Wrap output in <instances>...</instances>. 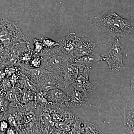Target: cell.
Returning a JSON list of instances; mask_svg holds the SVG:
<instances>
[{"mask_svg": "<svg viewBox=\"0 0 134 134\" xmlns=\"http://www.w3.org/2000/svg\"><path fill=\"white\" fill-rule=\"evenodd\" d=\"M95 19L103 32L114 38L127 37L133 33V24L116 12L102 13Z\"/></svg>", "mask_w": 134, "mask_h": 134, "instance_id": "obj_1", "label": "cell"}, {"mask_svg": "<svg viewBox=\"0 0 134 134\" xmlns=\"http://www.w3.org/2000/svg\"><path fill=\"white\" fill-rule=\"evenodd\" d=\"M42 53L41 68L49 72H60L62 67L74 58L59 45L52 48H44Z\"/></svg>", "mask_w": 134, "mask_h": 134, "instance_id": "obj_2", "label": "cell"}, {"mask_svg": "<svg viewBox=\"0 0 134 134\" xmlns=\"http://www.w3.org/2000/svg\"><path fill=\"white\" fill-rule=\"evenodd\" d=\"M0 42L3 45L9 47L18 43L29 44L28 39L17 25L4 19H0Z\"/></svg>", "mask_w": 134, "mask_h": 134, "instance_id": "obj_3", "label": "cell"}, {"mask_svg": "<svg viewBox=\"0 0 134 134\" xmlns=\"http://www.w3.org/2000/svg\"><path fill=\"white\" fill-rule=\"evenodd\" d=\"M120 39L114 38L111 47L101 56L103 60L107 63L110 70L116 75L121 74L125 69L122 60L124 48Z\"/></svg>", "mask_w": 134, "mask_h": 134, "instance_id": "obj_4", "label": "cell"}, {"mask_svg": "<svg viewBox=\"0 0 134 134\" xmlns=\"http://www.w3.org/2000/svg\"><path fill=\"white\" fill-rule=\"evenodd\" d=\"M91 69L84 67H80L78 76L72 84L75 90L82 92L87 97L93 93L94 91V86L89 80Z\"/></svg>", "mask_w": 134, "mask_h": 134, "instance_id": "obj_5", "label": "cell"}, {"mask_svg": "<svg viewBox=\"0 0 134 134\" xmlns=\"http://www.w3.org/2000/svg\"><path fill=\"white\" fill-rule=\"evenodd\" d=\"M80 65L75 64L72 61L65 64L60 72L64 88L66 89L76 79L79 72Z\"/></svg>", "mask_w": 134, "mask_h": 134, "instance_id": "obj_6", "label": "cell"}, {"mask_svg": "<svg viewBox=\"0 0 134 134\" xmlns=\"http://www.w3.org/2000/svg\"><path fill=\"white\" fill-rule=\"evenodd\" d=\"M134 94L126 100L124 106V125L128 134H134Z\"/></svg>", "mask_w": 134, "mask_h": 134, "instance_id": "obj_7", "label": "cell"}, {"mask_svg": "<svg viewBox=\"0 0 134 134\" xmlns=\"http://www.w3.org/2000/svg\"><path fill=\"white\" fill-rule=\"evenodd\" d=\"M96 45V43L92 42L88 38L84 37H78L73 58L77 59L91 53L93 52Z\"/></svg>", "mask_w": 134, "mask_h": 134, "instance_id": "obj_8", "label": "cell"}, {"mask_svg": "<svg viewBox=\"0 0 134 134\" xmlns=\"http://www.w3.org/2000/svg\"><path fill=\"white\" fill-rule=\"evenodd\" d=\"M21 72L32 81L38 85L48 71L43 68H33L29 65L20 63Z\"/></svg>", "mask_w": 134, "mask_h": 134, "instance_id": "obj_9", "label": "cell"}, {"mask_svg": "<svg viewBox=\"0 0 134 134\" xmlns=\"http://www.w3.org/2000/svg\"><path fill=\"white\" fill-rule=\"evenodd\" d=\"M88 98L85 94L76 90L67 93L65 105L68 107H76L83 105L88 101Z\"/></svg>", "mask_w": 134, "mask_h": 134, "instance_id": "obj_10", "label": "cell"}, {"mask_svg": "<svg viewBox=\"0 0 134 134\" xmlns=\"http://www.w3.org/2000/svg\"><path fill=\"white\" fill-rule=\"evenodd\" d=\"M103 60L102 56L98 53L93 52L89 54L84 55L77 59H74L72 62L75 64L91 69L96 63Z\"/></svg>", "mask_w": 134, "mask_h": 134, "instance_id": "obj_11", "label": "cell"}, {"mask_svg": "<svg viewBox=\"0 0 134 134\" xmlns=\"http://www.w3.org/2000/svg\"><path fill=\"white\" fill-rule=\"evenodd\" d=\"M78 38L75 32H71L66 37L62 39L59 42V44L73 58V54L76 48Z\"/></svg>", "mask_w": 134, "mask_h": 134, "instance_id": "obj_12", "label": "cell"}, {"mask_svg": "<svg viewBox=\"0 0 134 134\" xmlns=\"http://www.w3.org/2000/svg\"><path fill=\"white\" fill-rule=\"evenodd\" d=\"M44 96L49 103L63 104H65L66 94L62 89L55 88L44 93Z\"/></svg>", "mask_w": 134, "mask_h": 134, "instance_id": "obj_13", "label": "cell"}, {"mask_svg": "<svg viewBox=\"0 0 134 134\" xmlns=\"http://www.w3.org/2000/svg\"><path fill=\"white\" fill-rule=\"evenodd\" d=\"M20 91L16 87H12L6 92L5 98L10 103L9 105L11 106H16L21 104L19 97Z\"/></svg>", "mask_w": 134, "mask_h": 134, "instance_id": "obj_14", "label": "cell"}, {"mask_svg": "<svg viewBox=\"0 0 134 134\" xmlns=\"http://www.w3.org/2000/svg\"><path fill=\"white\" fill-rule=\"evenodd\" d=\"M19 90L20 91L19 97L21 104H26L34 99L35 96L34 93H36L35 92L25 89Z\"/></svg>", "mask_w": 134, "mask_h": 134, "instance_id": "obj_15", "label": "cell"}, {"mask_svg": "<svg viewBox=\"0 0 134 134\" xmlns=\"http://www.w3.org/2000/svg\"><path fill=\"white\" fill-rule=\"evenodd\" d=\"M40 41L43 44L44 48H52L59 45V43L46 37H42Z\"/></svg>", "mask_w": 134, "mask_h": 134, "instance_id": "obj_16", "label": "cell"}, {"mask_svg": "<svg viewBox=\"0 0 134 134\" xmlns=\"http://www.w3.org/2000/svg\"><path fill=\"white\" fill-rule=\"evenodd\" d=\"M42 59L41 56H33L30 60L29 65L32 68H41Z\"/></svg>", "mask_w": 134, "mask_h": 134, "instance_id": "obj_17", "label": "cell"}, {"mask_svg": "<svg viewBox=\"0 0 134 134\" xmlns=\"http://www.w3.org/2000/svg\"><path fill=\"white\" fill-rule=\"evenodd\" d=\"M36 114L32 111H29L25 113L23 117V121L24 124H28L30 123L36 118Z\"/></svg>", "mask_w": 134, "mask_h": 134, "instance_id": "obj_18", "label": "cell"}, {"mask_svg": "<svg viewBox=\"0 0 134 134\" xmlns=\"http://www.w3.org/2000/svg\"><path fill=\"white\" fill-rule=\"evenodd\" d=\"M9 102L5 97L0 96V116L8 110Z\"/></svg>", "mask_w": 134, "mask_h": 134, "instance_id": "obj_19", "label": "cell"}, {"mask_svg": "<svg viewBox=\"0 0 134 134\" xmlns=\"http://www.w3.org/2000/svg\"><path fill=\"white\" fill-rule=\"evenodd\" d=\"M21 73V69H20V70L14 73L9 77L10 82L12 87H14L16 85L19 81Z\"/></svg>", "mask_w": 134, "mask_h": 134, "instance_id": "obj_20", "label": "cell"}, {"mask_svg": "<svg viewBox=\"0 0 134 134\" xmlns=\"http://www.w3.org/2000/svg\"><path fill=\"white\" fill-rule=\"evenodd\" d=\"M33 42L34 46V53L36 54H38L42 52L44 50V47L41 41L37 39H34Z\"/></svg>", "mask_w": 134, "mask_h": 134, "instance_id": "obj_21", "label": "cell"}, {"mask_svg": "<svg viewBox=\"0 0 134 134\" xmlns=\"http://www.w3.org/2000/svg\"><path fill=\"white\" fill-rule=\"evenodd\" d=\"M20 70V68H18V67L15 66H11L5 68L4 72H5L6 76L9 77L14 73Z\"/></svg>", "mask_w": 134, "mask_h": 134, "instance_id": "obj_22", "label": "cell"}, {"mask_svg": "<svg viewBox=\"0 0 134 134\" xmlns=\"http://www.w3.org/2000/svg\"><path fill=\"white\" fill-rule=\"evenodd\" d=\"M7 121L10 126L13 127L17 128L18 125V122L16 118L12 115H10L8 116Z\"/></svg>", "mask_w": 134, "mask_h": 134, "instance_id": "obj_23", "label": "cell"}, {"mask_svg": "<svg viewBox=\"0 0 134 134\" xmlns=\"http://www.w3.org/2000/svg\"><path fill=\"white\" fill-rule=\"evenodd\" d=\"M9 124L7 120L0 121V133H6L9 127Z\"/></svg>", "mask_w": 134, "mask_h": 134, "instance_id": "obj_24", "label": "cell"}, {"mask_svg": "<svg viewBox=\"0 0 134 134\" xmlns=\"http://www.w3.org/2000/svg\"><path fill=\"white\" fill-rule=\"evenodd\" d=\"M13 127L10 126V127H9L7 130L6 133L7 134H18L17 131H16L15 130H14Z\"/></svg>", "mask_w": 134, "mask_h": 134, "instance_id": "obj_25", "label": "cell"}, {"mask_svg": "<svg viewBox=\"0 0 134 134\" xmlns=\"http://www.w3.org/2000/svg\"><path fill=\"white\" fill-rule=\"evenodd\" d=\"M6 76L5 72L3 70H0V83L2 81L4 78L6 77Z\"/></svg>", "mask_w": 134, "mask_h": 134, "instance_id": "obj_26", "label": "cell"}, {"mask_svg": "<svg viewBox=\"0 0 134 134\" xmlns=\"http://www.w3.org/2000/svg\"><path fill=\"white\" fill-rule=\"evenodd\" d=\"M134 76L132 78L130 82V88H131V90L132 91V93L134 94Z\"/></svg>", "mask_w": 134, "mask_h": 134, "instance_id": "obj_27", "label": "cell"}]
</instances>
